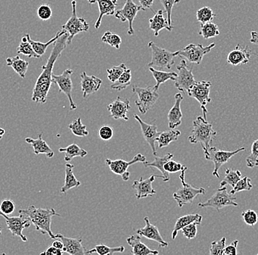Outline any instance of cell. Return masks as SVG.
I'll return each mask as SVG.
<instances>
[{
  "mask_svg": "<svg viewBox=\"0 0 258 255\" xmlns=\"http://www.w3.org/2000/svg\"><path fill=\"white\" fill-rule=\"evenodd\" d=\"M69 34L61 35L53 44V49L48 58L47 62L42 66V72L37 79L32 91V100L34 103L44 104L47 100L48 92L52 82L53 69L58 58L62 54L68 45Z\"/></svg>",
  "mask_w": 258,
  "mask_h": 255,
  "instance_id": "1",
  "label": "cell"
},
{
  "mask_svg": "<svg viewBox=\"0 0 258 255\" xmlns=\"http://www.w3.org/2000/svg\"><path fill=\"white\" fill-rule=\"evenodd\" d=\"M19 214L23 215L35 226V230L43 235H49L50 238L56 239L55 235L51 229V219L53 216H60L54 208H37L34 206L20 209Z\"/></svg>",
  "mask_w": 258,
  "mask_h": 255,
  "instance_id": "2",
  "label": "cell"
},
{
  "mask_svg": "<svg viewBox=\"0 0 258 255\" xmlns=\"http://www.w3.org/2000/svg\"><path fill=\"white\" fill-rule=\"evenodd\" d=\"M193 127L192 132L188 137V141L193 144L201 143L203 151L206 152L211 147L210 144L216 139L217 132L213 129L212 124L203 116L197 117L193 122Z\"/></svg>",
  "mask_w": 258,
  "mask_h": 255,
  "instance_id": "3",
  "label": "cell"
},
{
  "mask_svg": "<svg viewBox=\"0 0 258 255\" xmlns=\"http://www.w3.org/2000/svg\"><path fill=\"white\" fill-rule=\"evenodd\" d=\"M188 168L180 172L179 178L181 181L182 187L179 188L176 192L173 193L174 199L176 201L179 208H182L186 204H191L197 196L201 194H206V190L203 188H195L188 183H186L185 180V174Z\"/></svg>",
  "mask_w": 258,
  "mask_h": 255,
  "instance_id": "4",
  "label": "cell"
},
{
  "mask_svg": "<svg viewBox=\"0 0 258 255\" xmlns=\"http://www.w3.org/2000/svg\"><path fill=\"white\" fill-rule=\"evenodd\" d=\"M148 46L151 49V60L148 67L160 68V69H170L175 64L174 58L177 57L176 53L162 49L153 41L148 43Z\"/></svg>",
  "mask_w": 258,
  "mask_h": 255,
  "instance_id": "5",
  "label": "cell"
},
{
  "mask_svg": "<svg viewBox=\"0 0 258 255\" xmlns=\"http://www.w3.org/2000/svg\"><path fill=\"white\" fill-rule=\"evenodd\" d=\"M132 90L134 93L137 94V99L135 101V105L142 114H145L149 110H151L159 98L158 91L155 89L154 86L141 88L134 85Z\"/></svg>",
  "mask_w": 258,
  "mask_h": 255,
  "instance_id": "6",
  "label": "cell"
},
{
  "mask_svg": "<svg viewBox=\"0 0 258 255\" xmlns=\"http://www.w3.org/2000/svg\"><path fill=\"white\" fill-rule=\"evenodd\" d=\"M72 16L67 22L62 26V30H66V33L69 34V38H68V44L69 45L72 43L73 38L77 34L88 31L89 28H90L88 22L84 18L77 17V2L75 0H73L72 2Z\"/></svg>",
  "mask_w": 258,
  "mask_h": 255,
  "instance_id": "7",
  "label": "cell"
},
{
  "mask_svg": "<svg viewBox=\"0 0 258 255\" xmlns=\"http://www.w3.org/2000/svg\"><path fill=\"white\" fill-rule=\"evenodd\" d=\"M235 200L236 197L228 193L227 187L224 186L218 189L206 202L199 203L198 207L202 208H212L219 211L225 207L238 206V203L235 202Z\"/></svg>",
  "mask_w": 258,
  "mask_h": 255,
  "instance_id": "8",
  "label": "cell"
},
{
  "mask_svg": "<svg viewBox=\"0 0 258 255\" xmlns=\"http://www.w3.org/2000/svg\"><path fill=\"white\" fill-rule=\"evenodd\" d=\"M245 149L246 148L241 147L235 151H225V150H221L217 147L211 146L206 152H204V156L206 160L211 161L214 165L213 176L219 178V169L222 167V165L228 162L233 156L242 151H244Z\"/></svg>",
  "mask_w": 258,
  "mask_h": 255,
  "instance_id": "9",
  "label": "cell"
},
{
  "mask_svg": "<svg viewBox=\"0 0 258 255\" xmlns=\"http://www.w3.org/2000/svg\"><path fill=\"white\" fill-rule=\"evenodd\" d=\"M215 46V43H211L208 46H203L201 43L200 44L189 43L183 49L178 50L175 53L177 57L184 58L191 64L200 65L204 56L209 53Z\"/></svg>",
  "mask_w": 258,
  "mask_h": 255,
  "instance_id": "10",
  "label": "cell"
},
{
  "mask_svg": "<svg viewBox=\"0 0 258 255\" xmlns=\"http://www.w3.org/2000/svg\"><path fill=\"white\" fill-rule=\"evenodd\" d=\"M211 82L207 80L196 82L195 85L190 88L187 93L190 97H192L201 104L202 111H203V117L207 119L208 111L206 106L212 101L210 97Z\"/></svg>",
  "mask_w": 258,
  "mask_h": 255,
  "instance_id": "11",
  "label": "cell"
},
{
  "mask_svg": "<svg viewBox=\"0 0 258 255\" xmlns=\"http://www.w3.org/2000/svg\"><path fill=\"white\" fill-rule=\"evenodd\" d=\"M0 216L4 218L7 224L8 230L11 232L13 236L19 237L22 241L27 242V238L23 234V230L29 228L32 223L23 215L19 214V216H11L3 214L0 211Z\"/></svg>",
  "mask_w": 258,
  "mask_h": 255,
  "instance_id": "12",
  "label": "cell"
},
{
  "mask_svg": "<svg viewBox=\"0 0 258 255\" xmlns=\"http://www.w3.org/2000/svg\"><path fill=\"white\" fill-rule=\"evenodd\" d=\"M146 158L143 155L137 154L135 158L130 161H125L124 160H111L106 159V164L109 166V169L113 173L120 175L124 181H128L130 177V173L127 172L129 166L137 164V163L146 162Z\"/></svg>",
  "mask_w": 258,
  "mask_h": 255,
  "instance_id": "13",
  "label": "cell"
},
{
  "mask_svg": "<svg viewBox=\"0 0 258 255\" xmlns=\"http://www.w3.org/2000/svg\"><path fill=\"white\" fill-rule=\"evenodd\" d=\"M176 68L178 73L175 80V86L178 91L183 93L188 92L190 88L197 82L193 74L192 68L188 67L184 59L181 60Z\"/></svg>",
  "mask_w": 258,
  "mask_h": 255,
  "instance_id": "14",
  "label": "cell"
},
{
  "mask_svg": "<svg viewBox=\"0 0 258 255\" xmlns=\"http://www.w3.org/2000/svg\"><path fill=\"white\" fill-rule=\"evenodd\" d=\"M74 71L72 69H67L59 75L53 74L52 82L55 83L59 87V91L63 93L69 99L71 111L77 109V106L74 103L72 97L73 82L72 76Z\"/></svg>",
  "mask_w": 258,
  "mask_h": 255,
  "instance_id": "15",
  "label": "cell"
},
{
  "mask_svg": "<svg viewBox=\"0 0 258 255\" xmlns=\"http://www.w3.org/2000/svg\"><path fill=\"white\" fill-rule=\"evenodd\" d=\"M142 10L145 11L141 6H137V4H135L133 0H126L123 7L115 11L114 16L116 19H119L122 22H128V34L129 35H133L135 33V30L133 28L134 20L137 17V13Z\"/></svg>",
  "mask_w": 258,
  "mask_h": 255,
  "instance_id": "16",
  "label": "cell"
},
{
  "mask_svg": "<svg viewBox=\"0 0 258 255\" xmlns=\"http://www.w3.org/2000/svg\"><path fill=\"white\" fill-rule=\"evenodd\" d=\"M156 177H160L163 179V175H152L148 179H143L140 177L139 180H135L132 184V188L136 190L135 196L137 199L146 198L148 196H153L156 194V191L153 188V182L156 180Z\"/></svg>",
  "mask_w": 258,
  "mask_h": 255,
  "instance_id": "17",
  "label": "cell"
},
{
  "mask_svg": "<svg viewBox=\"0 0 258 255\" xmlns=\"http://www.w3.org/2000/svg\"><path fill=\"white\" fill-rule=\"evenodd\" d=\"M135 119H136L137 122L140 124V127H141L142 133H143V137L145 140L148 142L149 146H151L152 149L153 156H158L157 151L156 149V139L159 136L160 132H158L157 125L155 124H148L146 122H143L141 118L138 115L134 116Z\"/></svg>",
  "mask_w": 258,
  "mask_h": 255,
  "instance_id": "18",
  "label": "cell"
},
{
  "mask_svg": "<svg viewBox=\"0 0 258 255\" xmlns=\"http://www.w3.org/2000/svg\"><path fill=\"white\" fill-rule=\"evenodd\" d=\"M131 108L130 101L128 99H122L120 96L117 99L108 105L107 110L109 115L115 120L123 119L128 121L129 119L128 113Z\"/></svg>",
  "mask_w": 258,
  "mask_h": 255,
  "instance_id": "19",
  "label": "cell"
},
{
  "mask_svg": "<svg viewBox=\"0 0 258 255\" xmlns=\"http://www.w3.org/2000/svg\"><path fill=\"white\" fill-rule=\"evenodd\" d=\"M144 221L145 222V227L137 230V234L140 236L145 237V238L148 239V240L156 241V243H159V246L162 247V248L168 246V243L166 242L161 237L158 227L151 224L148 216H145Z\"/></svg>",
  "mask_w": 258,
  "mask_h": 255,
  "instance_id": "20",
  "label": "cell"
},
{
  "mask_svg": "<svg viewBox=\"0 0 258 255\" xmlns=\"http://www.w3.org/2000/svg\"><path fill=\"white\" fill-rule=\"evenodd\" d=\"M56 239H59L63 243L64 247L62 251L71 255H84L87 254L86 248L82 244V238H69L64 236L62 234L57 233L55 235Z\"/></svg>",
  "mask_w": 258,
  "mask_h": 255,
  "instance_id": "21",
  "label": "cell"
},
{
  "mask_svg": "<svg viewBox=\"0 0 258 255\" xmlns=\"http://www.w3.org/2000/svg\"><path fill=\"white\" fill-rule=\"evenodd\" d=\"M251 56V51L248 46L242 47L241 45L237 44L227 56V63L233 66L246 64L249 62Z\"/></svg>",
  "mask_w": 258,
  "mask_h": 255,
  "instance_id": "22",
  "label": "cell"
},
{
  "mask_svg": "<svg viewBox=\"0 0 258 255\" xmlns=\"http://www.w3.org/2000/svg\"><path fill=\"white\" fill-rule=\"evenodd\" d=\"M102 80L96 76H89L83 72L80 75V85L82 87L83 97L86 98L90 94H93L101 88Z\"/></svg>",
  "mask_w": 258,
  "mask_h": 255,
  "instance_id": "23",
  "label": "cell"
},
{
  "mask_svg": "<svg viewBox=\"0 0 258 255\" xmlns=\"http://www.w3.org/2000/svg\"><path fill=\"white\" fill-rule=\"evenodd\" d=\"M90 4L97 3L99 8V16L97 19L95 28L98 29L101 26L104 16H114L117 6V0H88Z\"/></svg>",
  "mask_w": 258,
  "mask_h": 255,
  "instance_id": "24",
  "label": "cell"
},
{
  "mask_svg": "<svg viewBox=\"0 0 258 255\" xmlns=\"http://www.w3.org/2000/svg\"><path fill=\"white\" fill-rule=\"evenodd\" d=\"M183 96L181 93H177L175 96V104L171 108L169 111L167 119L169 121V127L170 129H175L182 123V118H183V114H182L181 105L183 101Z\"/></svg>",
  "mask_w": 258,
  "mask_h": 255,
  "instance_id": "25",
  "label": "cell"
},
{
  "mask_svg": "<svg viewBox=\"0 0 258 255\" xmlns=\"http://www.w3.org/2000/svg\"><path fill=\"white\" fill-rule=\"evenodd\" d=\"M25 141L31 145L33 151L36 156L40 154L45 155L47 158H51L54 156V151L48 146L46 140L43 139V134L40 133L37 139H33L30 137L26 138Z\"/></svg>",
  "mask_w": 258,
  "mask_h": 255,
  "instance_id": "26",
  "label": "cell"
},
{
  "mask_svg": "<svg viewBox=\"0 0 258 255\" xmlns=\"http://www.w3.org/2000/svg\"><path fill=\"white\" fill-rule=\"evenodd\" d=\"M129 246L132 247V254L134 255H156L159 254V251L151 249L142 242L140 235H133L126 240Z\"/></svg>",
  "mask_w": 258,
  "mask_h": 255,
  "instance_id": "27",
  "label": "cell"
},
{
  "mask_svg": "<svg viewBox=\"0 0 258 255\" xmlns=\"http://www.w3.org/2000/svg\"><path fill=\"white\" fill-rule=\"evenodd\" d=\"M164 11L159 10L155 14L154 17L149 19V27L154 32L155 36H158L159 32L163 29H166L168 31H172V27H169L167 19L164 17Z\"/></svg>",
  "mask_w": 258,
  "mask_h": 255,
  "instance_id": "28",
  "label": "cell"
},
{
  "mask_svg": "<svg viewBox=\"0 0 258 255\" xmlns=\"http://www.w3.org/2000/svg\"><path fill=\"white\" fill-rule=\"evenodd\" d=\"M172 158H173V155L172 153H167V154L161 157L156 156L153 161H151V162L146 161V162L143 163V164H144L145 167H154L159 169L161 173L162 174L163 181L164 182H168L170 180V177H169L168 172L164 170V164L169 160L172 159Z\"/></svg>",
  "mask_w": 258,
  "mask_h": 255,
  "instance_id": "29",
  "label": "cell"
},
{
  "mask_svg": "<svg viewBox=\"0 0 258 255\" xmlns=\"http://www.w3.org/2000/svg\"><path fill=\"white\" fill-rule=\"evenodd\" d=\"M75 166L71 164H66V177H64V183L61 188V193H66L72 188H78L81 185V182L77 180L74 173V169Z\"/></svg>",
  "mask_w": 258,
  "mask_h": 255,
  "instance_id": "30",
  "label": "cell"
},
{
  "mask_svg": "<svg viewBox=\"0 0 258 255\" xmlns=\"http://www.w3.org/2000/svg\"><path fill=\"white\" fill-rule=\"evenodd\" d=\"M6 64L12 68L21 78L25 79L26 74L30 65L28 61H24L19 56H16L15 57L8 58L6 59Z\"/></svg>",
  "mask_w": 258,
  "mask_h": 255,
  "instance_id": "31",
  "label": "cell"
},
{
  "mask_svg": "<svg viewBox=\"0 0 258 255\" xmlns=\"http://www.w3.org/2000/svg\"><path fill=\"white\" fill-rule=\"evenodd\" d=\"M202 220H203V216L198 214H187L178 218L172 230V238L175 240L179 231L181 230L185 226L195 222L201 223Z\"/></svg>",
  "mask_w": 258,
  "mask_h": 255,
  "instance_id": "32",
  "label": "cell"
},
{
  "mask_svg": "<svg viewBox=\"0 0 258 255\" xmlns=\"http://www.w3.org/2000/svg\"><path fill=\"white\" fill-rule=\"evenodd\" d=\"M66 33V30H61L58 32L57 33L51 38V40H49L46 43H42V42L40 41H33V40L31 39V37H30V34H26V37H27V41L30 42V44L32 45V48H33L34 51L38 55V56H43V55L46 53V49L48 47V46L54 43V42L58 39V38L61 36V35H63V34Z\"/></svg>",
  "mask_w": 258,
  "mask_h": 255,
  "instance_id": "33",
  "label": "cell"
},
{
  "mask_svg": "<svg viewBox=\"0 0 258 255\" xmlns=\"http://www.w3.org/2000/svg\"><path fill=\"white\" fill-rule=\"evenodd\" d=\"M180 135L181 132L176 129H171L170 130L160 132L156 139L159 147H167L172 142L176 141Z\"/></svg>",
  "mask_w": 258,
  "mask_h": 255,
  "instance_id": "34",
  "label": "cell"
},
{
  "mask_svg": "<svg viewBox=\"0 0 258 255\" xmlns=\"http://www.w3.org/2000/svg\"><path fill=\"white\" fill-rule=\"evenodd\" d=\"M59 152H64V161L66 162H70L74 158L80 157L85 158L88 156V151L84 148L80 147L77 143H72L67 147L59 148Z\"/></svg>",
  "mask_w": 258,
  "mask_h": 255,
  "instance_id": "35",
  "label": "cell"
},
{
  "mask_svg": "<svg viewBox=\"0 0 258 255\" xmlns=\"http://www.w3.org/2000/svg\"><path fill=\"white\" fill-rule=\"evenodd\" d=\"M150 72L152 73L155 80H156V84L154 85V88L158 91L159 86L162 83L168 81V80H173L175 81L176 79L177 73L175 72H163V71L157 70L153 67H149Z\"/></svg>",
  "mask_w": 258,
  "mask_h": 255,
  "instance_id": "36",
  "label": "cell"
},
{
  "mask_svg": "<svg viewBox=\"0 0 258 255\" xmlns=\"http://www.w3.org/2000/svg\"><path fill=\"white\" fill-rule=\"evenodd\" d=\"M132 70L127 68L117 81L113 82L111 88L117 91H123L132 83Z\"/></svg>",
  "mask_w": 258,
  "mask_h": 255,
  "instance_id": "37",
  "label": "cell"
},
{
  "mask_svg": "<svg viewBox=\"0 0 258 255\" xmlns=\"http://www.w3.org/2000/svg\"><path fill=\"white\" fill-rule=\"evenodd\" d=\"M124 250H125L124 246L109 247L104 244H98L96 245L92 249L88 250L87 254H93V253H97V254L100 255H113L115 254V253L123 252Z\"/></svg>",
  "mask_w": 258,
  "mask_h": 255,
  "instance_id": "38",
  "label": "cell"
},
{
  "mask_svg": "<svg viewBox=\"0 0 258 255\" xmlns=\"http://www.w3.org/2000/svg\"><path fill=\"white\" fill-rule=\"evenodd\" d=\"M200 35L203 36L205 39H209V38H214L219 35V27L214 22H208V23L201 25L199 32Z\"/></svg>",
  "mask_w": 258,
  "mask_h": 255,
  "instance_id": "39",
  "label": "cell"
},
{
  "mask_svg": "<svg viewBox=\"0 0 258 255\" xmlns=\"http://www.w3.org/2000/svg\"><path fill=\"white\" fill-rule=\"evenodd\" d=\"M241 179V173L240 171L233 170L232 169H227L225 171V178L220 182V188L225 186V185H230L233 187L236 185L237 182Z\"/></svg>",
  "mask_w": 258,
  "mask_h": 255,
  "instance_id": "40",
  "label": "cell"
},
{
  "mask_svg": "<svg viewBox=\"0 0 258 255\" xmlns=\"http://www.w3.org/2000/svg\"><path fill=\"white\" fill-rule=\"evenodd\" d=\"M16 53L17 54H22L24 56L31 58H40V56H38L32 48V45L30 44V42L27 41V37L24 35L22 38L20 44L18 46L16 49Z\"/></svg>",
  "mask_w": 258,
  "mask_h": 255,
  "instance_id": "41",
  "label": "cell"
},
{
  "mask_svg": "<svg viewBox=\"0 0 258 255\" xmlns=\"http://www.w3.org/2000/svg\"><path fill=\"white\" fill-rule=\"evenodd\" d=\"M216 16L214 11L210 7L201 8L196 13L197 19L201 25L212 22Z\"/></svg>",
  "mask_w": 258,
  "mask_h": 255,
  "instance_id": "42",
  "label": "cell"
},
{
  "mask_svg": "<svg viewBox=\"0 0 258 255\" xmlns=\"http://www.w3.org/2000/svg\"><path fill=\"white\" fill-rule=\"evenodd\" d=\"M69 128L74 135L77 137H85L89 135L88 130H87V127L82 123L81 118L74 119L72 123L69 124Z\"/></svg>",
  "mask_w": 258,
  "mask_h": 255,
  "instance_id": "43",
  "label": "cell"
},
{
  "mask_svg": "<svg viewBox=\"0 0 258 255\" xmlns=\"http://www.w3.org/2000/svg\"><path fill=\"white\" fill-rule=\"evenodd\" d=\"M101 41L117 49H120L121 43H122L120 37L117 34L113 33L111 31L105 32L101 38Z\"/></svg>",
  "mask_w": 258,
  "mask_h": 255,
  "instance_id": "44",
  "label": "cell"
},
{
  "mask_svg": "<svg viewBox=\"0 0 258 255\" xmlns=\"http://www.w3.org/2000/svg\"><path fill=\"white\" fill-rule=\"evenodd\" d=\"M253 185L251 184V180L248 177H244L241 178L238 182L236 185L233 187V189L230 190V193L232 195H235V193H238V192L249 191L252 189Z\"/></svg>",
  "mask_w": 258,
  "mask_h": 255,
  "instance_id": "45",
  "label": "cell"
},
{
  "mask_svg": "<svg viewBox=\"0 0 258 255\" xmlns=\"http://www.w3.org/2000/svg\"><path fill=\"white\" fill-rule=\"evenodd\" d=\"M246 166L251 169L258 167V139L253 141L251 153L246 159Z\"/></svg>",
  "mask_w": 258,
  "mask_h": 255,
  "instance_id": "46",
  "label": "cell"
},
{
  "mask_svg": "<svg viewBox=\"0 0 258 255\" xmlns=\"http://www.w3.org/2000/svg\"><path fill=\"white\" fill-rule=\"evenodd\" d=\"M126 69L127 66L125 64H121L119 66H113L111 69H106L108 79L112 82L117 81Z\"/></svg>",
  "mask_w": 258,
  "mask_h": 255,
  "instance_id": "47",
  "label": "cell"
},
{
  "mask_svg": "<svg viewBox=\"0 0 258 255\" xmlns=\"http://www.w3.org/2000/svg\"><path fill=\"white\" fill-rule=\"evenodd\" d=\"M225 247L226 238L223 237L219 241H214L211 243L209 248V254L211 255L224 254Z\"/></svg>",
  "mask_w": 258,
  "mask_h": 255,
  "instance_id": "48",
  "label": "cell"
},
{
  "mask_svg": "<svg viewBox=\"0 0 258 255\" xmlns=\"http://www.w3.org/2000/svg\"><path fill=\"white\" fill-rule=\"evenodd\" d=\"M180 0H161V5L164 6L166 14H167V19L169 27L172 28H173L172 22V9H173L174 6L177 3H180Z\"/></svg>",
  "mask_w": 258,
  "mask_h": 255,
  "instance_id": "49",
  "label": "cell"
},
{
  "mask_svg": "<svg viewBox=\"0 0 258 255\" xmlns=\"http://www.w3.org/2000/svg\"><path fill=\"white\" fill-rule=\"evenodd\" d=\"M241 216L245 224L251 227H254L258 222V214L253 210L248 209L243 211Z\"/></svg>",
  "mask_w": 258,
  "mask_h": 255,
  "instance_id": "50",
  "label": "cell"
},
{
  "mask_svg": "<svg viewBox=\"0 0 258 255\" xmlns=\"http://www.w3.org/2000/svg\"><path fill=\"white\" fill-rule=\"evenodd\" d=\"M201 224V223L198 222L191 223V224L185 226L180 231L185 238L188 240H191V239L196 238L197 234H198V226Z\"/></svg>",
  "mask_w": 258,
  "mask_h": 255,
  "instance_id": "51",
  "label": "cell"
},
{
  "mask_svg": "<svg viewBox=\"0 0 258 255\" xmlns=\"http://www.w3.org/2000/svg\"><path fill=\"white\" fill-rule=\"evenodd\" d=\"M164 170L168 172L169 174H174L176 173V172H181L186 166H183V165L180 164V163L172 161L171 159L164 164Z\"/></svg>",
  "mask_w": 258,
  "mask_h": 255,
  "instance_id": "52",
  "label": "cell"
},
{
  "mask_svg": "<svg viewBox=\"0 0 258 255\" xmlns=\"http://www.w3.org/2000/svg\"><path fill=\"white\" fill-rule=\"evenodd\" d=\"M15 202L10 198H6L0 203V211L8 216L12 214L15 211Z\"/></svg>",
  "mask_w": 258,
  "mask_h": 255,
  "instance_id": "53",
  "label": "cell"
},
{
  "mask_svg": "<svg viewBox=\"0 0 258 255\" xmlns=\"http://www.w3.org/2000/svg\"><path fill=\"white\" fill-rule=\"evenodd\" d=\"M37 14L41 20L47 21L52 17V10L48 4L41 5L37 10Z\"/></svg>",
  "mask_w": 258,
  "mask_h": 255,
  "instance_id": "54",
  "label": "cell"
},
{
  "mask_svg": "<svg viewBox=\"0 0 258 255\" xmlns=\"http://www.w3.org/2000/svg\"><path fill=\"white\" fill-rule=\"evenodd\" d=\"M98 135L101 140H109L112 139L113 135H114V131L110 126L105 124L100 128Z\"/></svg>",
  "mask_w": 258,
  "mask_h": 255,
  "instance_id": "55",
  "label": "cell"
},
{
  "mask_svg": "<svg viewBox=\"0 0 258 255\" xmlns=\"http://www.w3.org/2000/svg\"><path fill=\"white\" fill-rule=\"evenodd\" d=\"M238 240H233L230 245L226 246L225 248V251H224V254L225 255H236L238 254V250H237V247H238Z\"/></svg>",
  "mask_w": 258,
  "mask_h": 255,
  "instance_id": "56",
  "label": "cell"
},
{
  "mask_svg": "<svg viewBox=\"0 0 258 255\" xmlns=\"http://www.w3.org/2000/svg\"><path fill=\"white\" fill-rule=\"evenodd\" d=\"M64 251L62 250L59 249V248H56L55 247L51 246L48 247L46 251H43V252L40 253V254H44V255H62L63 254Z\"/></svg>",
  "mask_w": 258,
  "mask_h": 255,
  "instance_id": "57",
  "label": "cell"
},
{
  "mask_svg": "<svg viewBox=\"0 0 258 255\" xmlns=\"http://www.w3.org/2000/svg\"><path fill=\"white\" fill-rule=\"evenodd\" d=\"M138 1L139 3H140V6H141L144 10L151 9L153 3H154V0H138Z\"/></svg>",
  "mask_w": 258,
  "mask_h": 255,
  "instance_id": "58",
  "label": "cell"
},
{
  "mask_svg": "<svg viewBox=\"0 0 258 255\" xmlns=\"http://www.w3.org/2000/svg\"><path fill=\"white\" fill-rule=\"evenodd\" d=\"M250 42L254 43V44L258 45V32H251V38H250Z\"/></svg>",
  "mask_w": 258,
  "mask_h": 255,
  "instance_id": "59",
  "label": "cell"
},
{
  "mask_svg": "<svg viewBox=\"0 0 258 255\" xmlns=\"http://www.w3.org/2000/svg\"><path fill=\"white\" fill-rule=\"evenodd\" d=\"M52 246L55 247L56 248H59V249H63V243H62V241L61 240H54L52 243Z\"/></svg>",
  "mask_w": 258,
  "mask_h": 255,
  "instance_id": "60",
  "label": "cell"
},
{
  "mask_svg": "<svg viewBox=\"0 0 258 255\" xmlns=\"http://www.w3.org/2000/svg\"><path fill=\"white\" fill-rule=\"evenodd\" d=\"M5 133H6V130H5L4 129L1 128V127H0V140L3 138V135H5Z\"/></svg>",
  "mask_w": 258,
  "mask_h": 255,
  "instance_id": "61",
  "label": "cell"
},
{
  "mask_svg": "<svg viewBox=\"0 0 258 255\" xmlns=\"http://www.w3.org/2000/svg\"><path fill=\"white\" fill-rule=\"evenodd\" d=\"M2 234V228H0V235Z\"/></svg>",
  "mask_w": 258,
  "mask_h": 255,
  "instance_id": "62",
  "label": "cell"
}]
</instances>
